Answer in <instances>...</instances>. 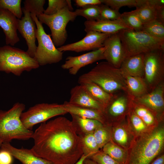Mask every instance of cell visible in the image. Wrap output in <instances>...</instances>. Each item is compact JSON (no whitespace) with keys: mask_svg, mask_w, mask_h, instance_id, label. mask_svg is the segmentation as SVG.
I'll return each instance as SVG.
<instances>
[{"mask_svg":"<svg viewBox=\"0 0 164 164\" xmlns=\"http://www.w3.org/2000/svg\"><path fill=\"white\" fill-rule=\"evenodd\" d=\"M32 138L33 152L54 164H75L83 154L81 139L75 125L64 117L41 123Z\"/></svg>","mask_w":164,"mask_h":164,"instance_id":"6da1fadb","label":"cell"},{"mask_svg":"<svg viewBox=\"0 0 164 164\" xmlns=\"http://www.w3.org/2000/svg\"><path fill=\"white\" fill-rule=\"evenodd\" d=\"M164 146V128L158 125L135 137L128 149L125 164H151Z\"/></svg>","mask_w":164,"mask_h":164,"instance_id":"7a4b0ae2","label":"cell"},{"mask_svg":"<svg viewBox=\"0 0 164 164\" xmlns=\"http://www.w3.org/2000/svg\"><path fill=\"white\" fill-rule=\"evenodd\" d=\"M25 109V104L18 102L7 111L0 110V138L3 143L32 138L34 132L27 128L20 119Z\"/></svg>","mask_w":164,"mask_h":164,"instance_id":"3957f363","label":"cell"},{"mask_svg":"<svg viewBox=\"0 0 164 164\" xmlns=\"http://www.w3.org/2000/svg\"><path fill=\"white\" fill-rule=\"evenodd\" d=\"M82 75L108 93L114 94L121 91L126 92L125 78L120 69L106 61L98 63Z\"/></svg>","mask_w":164,"mask_h":164,"instance_id":"277c9868","label":"cell"},{"mask_svg":"<svg viewBox=\"0 0 164 164\" xmlns=\"http://www.w3.org/2000/svg\"><path fill=\"white\" fill-rule=\"evenodd\" d=\"M126 57L157 50H164V40L153 37L142 31L128 29L119 32Z\"/></svg>","mask_w":164,"mask_h":164,"instance_id":"5b68a950","label":"cell"},{"mask_svg":"<svg viewBox=\"0 0 164 164\" xmlns=\"http://www.w3.org/2000/svg\"><path fill=\"white\" fill-rule=\"evenodd\" d=\"M39 66L34 58L26 51L6 45L0 47V71L19 76Z\"/></svg>","mask_w":164,"mask_h":164,"instance_id":"8992f818","label":"cell"},{"mask_svg":"<svg viewBox=\"0 0 164 164\" xmlns=\"http://www.w3.org/2000/svg\"><path fill=\"white\" fill-rule=\"evenodd\" d=\"M30 14L36 25V37L38 42L34 58L39 66L59 62L63 58V52L60 51L56 48L51 35L46 32L43 24L36 15L32 13Z\"/></svg>","mask_w":164,"mask_h":164,"instance_id":"52a82bcc","label":"cell"},{"mask_svg":"<svg viewBox=\"0 0 164 164\" xmlns=\"http://www.w3.org/2000/svg\"><path fill=\"white\" fill-rule=\"evenodd\" d=\"M77 16L75 11H71L66 8L52 15L43 13L37 17L42 24H46L49 27L55 46L60 47L63 45L67 39V25L69 22L73 21Z\"/></svg>","mask_w":164,"mask_h":164,"instance_id":"ba28073f","label":"cell"},{"mask_svg":"<svg viewBox=\"0 0 164 164\" xmlns=\"http://www.w3.org/2000/svg\"><path fill=\"white\" fill-rule=\"evenodd\" d=\"M67 113L63 104L42 103L36 104L23 112L20 119L24 126L32 130L37 124L45 122L51 118Z\"/></svg>","mask_w":164,"mask_h":164,"instance_id":"9c48e42d","label":"cell"},{"mask_svg":"<svg viewBox=\"0 0 164 164\" xmlns=\"http://www.w3.org/2000/svg\"><path fill=\"white\" fill-rule=\"evenodd\" d=\"M164 50H157L145 54L143 78L149 92L164 82Z\"/></svg>","mask_w":164,"mask_h":164,"instance_id":"30bf717a","label":"cell"},{"mask_svg":"<svg viewBox=\"0 0 164 164\" xmlns=\"http://www.w3.org/2000/svg\"><path fill=\"white\" fill-rule=\"evenodd\" d=\"M131 100L130 96L124 91L113 94L104 111L109 124L112 125L125 119L129 109Z\"/></svg>","mask_w":164,"mask_h":164,"instance_id":"8fae6325","label":"cell"},{"mask_svg":"<svg viewBox=\"0 0 164 164\" xmlns=\"http://www.w3.org/2000/svg\"><path fill=\"white\" fill-rule=\"evenodd\" d=\"M111 34L94 31L87 32L82 39L74 43L63 45L57 48L60 52L71 51L77 53L94 50L104 47L106 39Z\"/></svg>","mask_w":164,"mask_h":164,"instance_id":"7c38bea8","label":"cell"},{"mask_svg":"<svg viewBox=\"0 0 164 164\" xmlns=\"http://www.w3.org/2000/svg\"><path fill=\"white\" fill-rule=\"evenodd\" d=\"M131 99L135 103L150 110L160 122L162 121L164 113V82L146 94Z\"/></svg>","mask_w":164,"mask_h":164,"instance_id":"4fadbf2b","label":"cell"},{"mask_svg":"<svg viewBox=\"0 0 164 164\" xmlns=\"http://www.w3.org/2000/svg\"><path fill=\"white\" fill-rule=\"evenodd\" d=\"M105 49L104 46L79 56H68L64 63L61 65V68L68 70L71 75H76L81 68L97 61L104 60V53Z\"/></svg>","mask_w":164,"mask_h":164,"instance_id":"5bb4252c","label":"cell"},{"mask_svg":"<svg viewBox=\"0 0 164 164\" xmlns=\"http://www.w3.org/2000/svg\"><path fill=\"white\" fill-rule=\"evenodd\" d=\"M22 9L24 16L19 19L18 30L26 41L28 46L26 52L34 58L37 47L36 44V25L30 13L23 8Z\"/></svg>","mask_w":164,"mask_h":164,"instance_id":"9a60e30c","label":"cell"},{"mask_svg":"<svg viewBox=\"0 0 164 164\" xmlns=\"http://www.w3.org/2000/svg\"><path fill=\"white\" fill-rule=\"evenodd\" d=\"M104 60L114 67L119 68L126 58L119 32L111 34L105 40Z\"/></svg>","mask_w":164,"mask_h":164,"instance_id":"2e32d148","label":"cell"},{"mask_svg":"<svg viewBox=\"0 0 164 164\" xmlns=\"http://www.w3.org/2000/svg\"><path fill=\"white\" fill-rule=\"evenodd\" d=\"M19 19L8 10L0 9V26L5 34L6 45L13 46L20 40L17 33Z\"/></svg>","mask_w":164,"mask_h":164,"instance_id":"e0dca14e","label":"cell"},{"mask_svg":"<svg viewBox=\"0 0 164 164\" xmlns=\"http://www.w3.org/2000/svg\"><path fill=\"white\" fill-rule=\"evenodd\" d=\"M68 102L81 107L99 110L104 112L105 106L92 97L80 85L73 87L70 91Z\"/></svg>","mask_w":164,"mask_h":164,"instance_id":"ac0fdd59","label":"cell"},{"mask_svg":"<svg viewBox=\"0 0 164 164\" xmlns=\"http://www.w3.org/2000/svg\"><path fill=\"white\" fill-rule=\"evenodd\" d=\"M84 31L86 32L94 31L113 34L119 32L124 29H130L121 19L114 20L101 19L86 20L84 22Z\"/></svg>","mask_w":164,"mask_h":164,"instance_id":"d6986e66","label":"cell"},{"mask_svg":"<svg viewBox=\"0 0 164 164\" xmlns=\"http://www.w3.org/2000/svg\"><path fill=\"white\" fill-rule=\"evenodd\" d=\"M1 149L7 151L13 157L22 164H54L52 162L36 155L31 149L21 148L18 149L10 143H3Z\"/></svg>","mask_w":164,"mask_h":164,"instance_id":"ffe728a7","label":"cell"},{"mask_svg":"<svg viewBox=\"0 0 164 164\" xmlns=\"http://www.w3.org/2000/svg\"><path fill=\"white\" fill-rule=\"evenodd\" d=\"M122 121L116 123L118 124L116 125L117 126L112 127L111 140L117 145L128 150L135 137L128 123H122Z\"/></svg>","mask_w":164,"mask_h":164,"instance_id":"44dd1931","label":"cell"},{"mask_svg":"<svg viewBox=\"0 0 164 164\" xmlns=\"http://www.w3.org/2000/svg\"><path fill=\"white\" fill-rule=\"evenodd\" d=\"M145 54L126 57L120 67L123 74L143 78L144 75Z\"/></svg>","mask_w":164,"mask_h":164,"instance_id":"7402d4cb","label":"cell"},{"mask_svg":"<svg viewBox=\"0 0 164 164\" xmlns=\"http://www.w3.org/2000/svg\"><path fill=\"white\" fill-rule=\"evenodd\" d=\"M68 113L97 120L104 125H110L104 112L99 110L75 106L65 101L63 104Z\"/></svg>","mask_w":164,"mask_h":164,"instance_id":"603a6c76","label":"cell"},{"mask_svg":"<svg viewBox=\"0 0 164 164\" xmlns=\"http://www.w3.org/2000/svg\"><path fill=\"white\" fill-rule=\"evenodd\" d=\"M78 82L92 97L105 107L113 95V94L106 92L96 84L83 75L79 77Z\"/></svg>","mask_w":164,"mask_h":164,"instance_id":"cb8c5ba5","label":"cell"},{"mask_svg":"<svg viewBox=\"0 0 164 164\" xmlns=\"http://www.w3.org/2000/svg\"><path fill=\"white\" fill-rule=\"evenodd\" d=\"M123 74L126 85V92L131 98L139 97L149 92L143 78Z\"/></svg>","mask_w":164,"mask_h":164,"instance_id":"d4e9b609","label":"cell"},{"mask_svg":"<svg viewBox=\"0 0 164 164\" xmlns=\"http://www.w3.org/2000/svg\"><path fill=\"white\" fill-rule=\"evenodd\" d=\"M130 108L150 128L156 127L161 122L152 111L146 108L135 103L132 99Z\"/></svg>","mask_w":164,"mask_h":164,"instance_id":"484cf974","label":"cell"},{"mask_svg":"<svg viewBox=\"0 0 164 164\" xmlns=\"http://www.w3.org/2000/svg\"><path fill=\"white\" fill-rule=\"evenodd\" d=\"M70 114L72 121L76 127L77 134L80 137L86 134L93 132L97 128L104 125L100 121L96 120Z\"/></svg>","mask_w":164,"mask_h":164,"instance_id":"4316f807","label":"cell"},{"mask_svg":"<svg viewBox=\"0 0 164 164\" xmlns=\"http://www.w3.org/2000/svg\"><path fill=\"white\" fill-rule=\"evenodd\" d=\"M102 150L120 164H125L128 151L114 142L112 140L106 144Z\"/></svg>","mask_w":164,"mask_h":164,"instance_id":"83f0119b","label":"cell"},{"mask_svg":"<svg viewBox=\"0 0 164 164\" xmlns=\"http://www.w3.org/2000/svg\"><path fill=\"white\" fill-rule=\"evenodd\" d=\"M135 11L143 24L156 19V9L147 4L145 0H136Z\"/></svg>","mask_w":164,"mask_h":164,"instance_id":"f1b7e54d","label":"cell"},{"mask_svg":"<svg viewBox=\"0 0 164 164\" xmlns=\"http://www.w3.org/2000/svg\"><path fill=\"white\" fill-rule=\"evenodd\" d=\"M126 117L128 124L135 137L152 128L148 127L130 108Z\"/></svg>","mask_w":164,"mask_h":164,"instance_id":"f546056e","label":"cell"},{"mask_svg":"<svg viewBox=\"0 0 164 164\" xmlns=\"http://www.w3.org/2000/svg\"><path fill=\"white\" fill-rule=\"evenodd\" d=\"M142 31L155 38L164 40V23L157 19L143 24Z\"/></svg>","mask_w":164,"mask_h":164,"instance_id":"4dcf8cb0","label":"cell"},{"mask_svg":"<svg viewBox=\"0 0 164 164\" xmlns=\"http://www.w3.org/2000/svg\"><path fill=\"white\" fill-rule=\"evenodd\" d=\"M94 135L100 149H102L107 143L111 140L112 125H104L97 128Z\"/></svg>","mask_w":164,"mask_h":164,"instance_id":"1f68e13d","label":"cell"},{"mask_svg":"<svg viewBox=\"0 0 164 164\" xmlns=\"http://www.w3.org/2000/svg\"><path fill=\"white\" fill-rule=\"evenodd\" d=\"M93 132L86 134L80 137L82 145L83 154L88 155L89 157L100 150L94 137Z\"/></svg>","mask_w":164,"mask_h":164,"instance_id":"d6a6232c","label":"cell"},{"mask_svg":"<svg viewBox=\"0 0 164 164\" xmlns=\"http://www.w3.org/2000/svg\"><path fill=\"white\" fill-rule=\"evenodd\" d=\"M121 19L130 29L142 31L143 24L135 10L121 14Z\"/></svg>","mask_w":164,"mask_h":164,"instance_id":"836d02e7","label":"cell"},{"mask_svg":"<svg viewBox=\"0 0 164 164\" xmlns=\"http://www.w3.org/2000/svg\"><path fill=\"white\" fill-rule=\"evenodd\" d=\"M48 7L43 12L45 15H52L66 8L71 11L73 10L70 0H48Z\"/></svg>","mask_w":164,"mask_h":164,"instance_id":"e575fe53","label":"cell"},{"mask_svg":"<svg viewBox=\"0 0 164 164\" xmlns=\"http://www.w3.org/2000/svg\"><path fill=\"white\" fill-rule=\"evenodd\" d=\"M77 16L85 18L87 21H94L99 19L100 5H90L81 7L75 11Z\"/></svg>","mask_w":164,"mask_h":164,"instance_id":"d590c367","label":"cell"},{"mask_svg":"<svg viewBox=\"0 0 164 164\" xmlns=\"http://www.w3.org/2000/svg\"><path fill=\"white\" fill-rule=\"evenodd\" d=\"M21 2V0H0V9L8 10L20 19L22 14Z\"/></svg>","mask_w":164,"mask_h":164,"instance_id":"8d00e7d4","label":"cell"},{"mask_svg":"<svg viewBox=\"0 0 164 164\" xmlns=\"http://www.w3.org/2000/svg\"><path fill=\"white\" fill-rule=\"evenodd\" d=\"M45 2V0H26L23 2V8L37 17L43 13L45 11L43 7Z\"/></svg>","mask_w":164,"mask_h":164,"instance_id":"74e56055","label":"cell"},{"mask_svg":"<svg viewBox=\"0 0 164 164\" xmlns=\"http://www.w3.org/2000/svg\"><path fill=\"white\" fill-rule=\"evenodd\" d=\"M100 12L99 19L114 20L121 19V14L119 11L103 4L100 5Z\"/></svg>","mask_w":164,"mask_h":164,"instance_id":"f35d334b","label":"cell"},{"mask_svg":"<svg viewBox=\"0 0 164 164\" xmlns=\"http://www.w3.org/2000/svg\"><path fill=\"white\" fill-rule=\"evenodd\" d=\"M101 1L102 4L118 11L123 6L136 7L137 5L136 0H101Z\"/></svg>","mask_w":164,"mask_h":164,"instance_id":"ab89813d","label":"cell"},{"mask_svg":"<svg viewBox=\"0 0 164 164\" xmlns=\"http://www.w3.org/2000/svg\"><path fill=\"white\" fill-rule=\"evenodd\" d=\"M88 158L98 164H120L102 150H99Z\"/></svg>","mask_w":164,"mask_h":164,"instance_id":"60d3db41","label":"cell"},{"mask_svg":"<svg viewBox=\"0 0 164 164\" xmlns=\"http://www.w3.org/2000/svg\"><path fill=\"white\" fill-rule=\"evenodd\" d=\"M13 157L8 151L0 149V164H12Z\"/></svg>","mask_w":164,"mask_h":164,"instance_id":"b9f144b4","label":"cell"},{"mask_svg":"<svg viewBox=\"0 0 164 164\" xmlns=\"http://www.w3.org/2000/svg\"><path fill=\"white\" fill-rule=\"evenodd\" d=\"M76 5L80 7L90 5H100L102 4L101 0H75Z\"/></svg>","mask_w":164,"mask_h":164,"instance_id":"7bdbcfd3","label":"cell"},{"mask_svg":"<svg viewBox=\"0 0 164 164\" xmlns=\"http://www.w3.org/2000/svg\"><path fill=\"white\" fill-rule=\"evenodd\" d=\"M146 3L156 9L164 7V0H145Z\"/></svg>","mask_w":164,"mask_h":164,"instance_id":"ee69618b","label":"cell"},{"mask_svg":"<svg viewBox=\"0 0 164 164\" xmlns=\"http://www.w3.org/2000/svg\"><path fill=\"white\" fill-rule=\"evenodd\" d=\"M156 19L164 23V7L156 9Z\"/></svg>","mask_w":164,"mask_h":164,"instance_id":"f6af8a7d","label":"cell"},{"mask_svg":"<svg viewBox=\"0 0 164 164\" xmlns=\"http://www.w3.org/2000/svg\"><path fill=\"white\" fill-rule=\"evenodd\" d=\"M151 164H164V155L161 154L156 158Z\"/></svg>","mask_w":164,"mask_h":164,"instance_id":"bcb514c9","label":"cell"},{"mask_svg":"<svg viewBox=\"0 0 164 164\" xmlns=\"http://www.w3.org/2000/svg\"><path fill=\"white\" fill-rule=\"evenodd\" d=\"M89 156L88 155H86L83 154L79 160L75 164H84V160Z\"/></svg>","mask_w":164,"mask_h":164,"instance_id":"7dc6e473","label":"cell"},{"mask_svg":"<svg viewBox=\"0 0 164 164\" xmlns=\"http://www.w3.org/2000/svg\"><path fill=\"white\" fill-rule=\"evenodd\" d=\"M84 164H98L93 160L87 158L84 161Z\"/></svg>","mask_w":164,"mask_h":164,"instance_id":"c3c4849f","label":"cell"},{"mask_svg":"<svg viewBox=\"0 0 164 164\" xmlns=\"http://www.w3.org/2000/svg\"><path fill=\"white\" fill-rule=\"evenodd\" d=\"M2 143H3V142H2V141L1 140L0 138V147L1 146V145H2Z\"/></svg>","mask_w":164,"mask_h":164,"instance_id":"681fc988","label":"cell"}]
</instances>
